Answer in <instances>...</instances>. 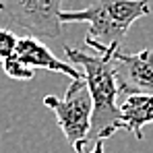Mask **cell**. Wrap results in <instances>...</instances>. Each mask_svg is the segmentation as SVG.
Returning <instances> with one entry per match:
<instances>
[{"label":"cell","instance_id":"cell-1","mask_svg":"<svg viewBox=\"0 0 153 153\" xmlns=\"http://www.w3.org/2000/svg\"><path fill=\"white\" fill-rule=\"evenodd\" d=\"M114 50L102 54H87L73 46H64L68 60L75 66H83V76L87 81L91 100H93V118H91V134L95 141H105L116 130H122V114L118 105L120 81H118V64L114 60Z\"/></svg>","mask_w":153,"mask_h":153},{"label":"cell","instance_id":"cell-2","mask_svg":"<svg viewBox=\"0 0 153 153\" xmlns=\"http://www.w3.org/2000/svg\"><path fill=\"white\" fill-rule=\"evenodd\" d=\"M151 13L149 0H93L87 8L62 10V23H89L85 46L102 54L120 48L132 23Z\"/></svg>","mask_w":153,"mask_h":153},{"label":"cell","instance_id":"cell-3","mask_svg":"<svg viewBox=\"0 0 153 153\" xmlns=\"http://www.w3.org/2000/svg\"><path fill=\"white\" fill-rule=\"evenodd\" d=\"M44 105L54 112L58 126L64 132L68 145L75 149V153H87L89 137H91L93 100H91L85 76L71 81L64 97L46 95Z\"/></svg>","mask_w":153,"mask_h":153},{"label":"cell","instance_id":"cell-4","mask_svg":"<svg viewBox=\"0 0 153 153\" xmlns=\"http://www.w3.org/2000/svg\"><path fill=\"white\" fill-rule=\"evenodd\" d=\"M35 68L66 75L71 76V81L83 76L75 64H66L60 58H56L50 48L44 42H39L37 37H33V35L19 37L13 56L2 62V71L15 81H31L35 75Z\"/></svg>","mask_w":153,"mask_h":153},{"label":"cell","instance_id":"cell-5","mask_svg":"<svg viewBox=\"0 0 153 153\" xmlns=\"http://www.w3.org/2000/svg\"><path fill=\"white\" fill-rule=\"evenodd\" d=\"M0 13L33 37L56 39L62 33V0H0Z\"/></svg>","mask_w":153,"mask_h":153},{"label":"cell","instance_id":"cell-6","mask_svg":"<svg viewBox=\"0 0 153 153\" xmlns=\"http://www.w3.org/2000/svg\"><path fill=\"white\" fill-rule=\"evenodd\" d=\"M114 60L118 64V81H120V93H153V50L126 54L120 48L114 50Z\"/></svg>","mask_w":153,"mask_h":153},{"label":"cell","instance_id":"cell-7","mask_svg":"<svg viewBox=\"0 0 153 153\" xmlns=\"http://www.w3.org/2000/svg\"><path fill=\"white\" fill-rule=\"evenodd\" d=\"M122 130L132 132L139 141L143 139V128L153 124V93H132L120 103Z\"/></svg>","mask_w":153,"mask_h":153},{"label":"cell","instance_id":"cell-8","mask_svg":"<svg viewBox=\"0 0 153 153\" xmlns=\"http://www.w3.org/2000/svg\"><path fill=\"white\" fill-rule=\"evenodd\" d=\"M17 42H19V37L13 31L0 29V62H4L6 58L13 56V52L17 48Z\"/></svg>","mask_w":153,"mask_h":153},{"label":"cell","instance_id":"cell-9","mask_svg":"<svg viewBox=\"0 0 153 153\" xmlns=\"http://www.w3.org/2000/svg\"><path fill=\"white\" fill-rule=\"evenodd\" d=\"M103 149H105V147H103V141H95L93 149H91L89 153H103Z\"/></svg>","mask_w":153,"mask_h":153}]
</instances>
